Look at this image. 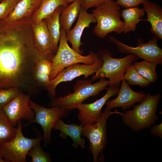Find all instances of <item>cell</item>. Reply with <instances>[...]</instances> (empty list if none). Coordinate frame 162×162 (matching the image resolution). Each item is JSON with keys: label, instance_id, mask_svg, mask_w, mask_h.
Returning a JSON list of instances; mask_svg holds the SVG:
<instances>
[{"label": "cell", "instance_id": "6da1fadb", "mask_svg": "<svg viewBox=\"0 0 162 162\" xmlns=\"http://www.w3.org/2000/svg\"><path fill=\"white\" fill-rule=\"evenodd\" d=\"M43 58L34 40L31 18L0 20V89L15 87L30 95L37 93L34 68Z\"/></svg>", "mask_w": 162, "mask_h": 162}, {"label": "cell", "instance_id": "7a4b0ae2", "mask_svg": "<svg viewBox=\"0 0 162 162\" xmlns=\"http://www.w3.org/2000/svg\"><path fill=\"white\" fill-rule=\"evenodd\" d=\"M161 97L159 94L151 95L148 92L139 104L134 105L132 110H126L121 115L124 124L137 132L150 128L159 118L156 112Z\"/></svg>", "mask_w": 162, "mask_h": 162}, {"label": "cell", "instance_id": "3957f363", "mask_svg": "<svg viewBox=\"0 0 162 162\" xmlns=\"http://www.w3.org/2000/svg\"><path fill=\"white\" fill-rule=\"evenodd\" d=\"M92 14L96 20L93 32L100 38L109 33L120 34L124 32V22L121 19L120 7L116 2L109 0L95 7Z\"/></svg>", "mask_w": 162, "mask_h": 162}, {"label": "cell", "instance_id": "277c9868", "mask_svg": "<svg viewBox=\"0 0 162 162\" xmlns=\"http://www.w3.org/2000/svg\"><path fill=\"white\" fill-rule=\"evenodd\" d=\"M97 54L102 60L103 64L92 77L91 81L106 78L109 79V86L118 87L128 68L138 58L134 54H130L122 58H114L112 57L111 52L107 49L100 50Z\"/></svg>", "mask_w": 162, "mask_h": 162}, {"label": "cell", "instance_id": "5b68a950", "mask_svg": "<svg viewBox=\"0 0 162 162\" xmlns=\"http://www.w3.org/2000/svg\"><path fill=\"white\" fill-rule=\"evenodd\" d=\"M109 82L104 78H101L94 84L91 80H80L75 85L73 93H69L63 97L54 98L51 103L52 107L58 106L69 110L76 109L78 105L88 98L107 89Z\"/></svg>", "mask_w": 162, "mask_h": 162}, {"label": "cell", "instance_id": "8992f818", "mask_svg": "<svg viewBox=\"0 0 162 162\" xmlns=\"http://www.w3.org/2000/svg\"><path fill=\"white\" fill-rule=\"evenodd\" d=\"M61 38L57 51L52 60V68L49 76L51 80L62 70L73 64L82 63L92 64L100 58L97 53L92 51L86 56L71 48L66 38V32L60 28Z\"/></svg>", "mask_w": 162, "mask_h": 162}, {"label": "cell", "instance_id": "52a82bcc", "mask_svg": "<svg viewBox=\"0 0 162 162\" xmlns=\"http://www.w3.org/2000/svg\"><path fill=\"white\" fill-rule=\"evenodd\" d=\"M114 114L122 115L123 113L116 110L112 112L111 109L106 107L97 122L84 126L81 135L87 137L89 141V148L94 162L98 161L99 155L102 161L104 160L103 152L107 141V122L109 117Z\"/></svg>", "mask_w": 162, "mask_h": 162}, {"label": "cell", "instance_id": "ba28073f", "mask_svg": "<svg viewBox=\"0 0 162 162\" xmlns=\"http://www.w3.org/2000/svg\"><path fill=\"white\" fill-rule=\"evenodd\" d=\"M17 132L10 140L0 144V154L6 162H26L29 150L43 140V137L29 138L24 136L22 132L21 120L17 122Z\"/></svg>", "mask_w": 162, "mask_h": 162}, {"label": "cell", "instance_id": "9c48e42d", "mask_svg": "<svg viewBox=\"0 0 162 162\" xmlns=\"http://www.w3.org/2000/svg\"><path fill=\"white\" fill-rule=\"evenodd\" d=\"M29 104L34 112V117L30 123L24 124L25 126L33 123L39 124L43 129L44 136L43 140L46 143L50 142L51 132L57 120L66 117L69 114V110L58 106L46 108L38 104L31 99Z\"/></svg>", "mask_w": 162, "mask_h": 162}, {"label": "cell", "instance_id": "30bf717a", "mask_svg": "<svg viewBox=\"0 0 162 162\" xmlns=\"http://www.w3.org/2000/svg\"><path fill=\"white\" fill-rule=\"evenodd\" d=\"M109 38L110 41L116 45L118 50L121 53L134 54L138 58L157 64H162V49L157 44V41L160 38L155 35L148 42L136 47L126 45L112 36L110 35Z\"/></svg>", "mask_w": 162, "mask_h": 162}, {"label": "cell", "instance_id": "8fae6325", "mask_svg": "<svg viewBox=\"0 0 162 162\" xmlns=\"http://www.w3.org/2000/svg\"><path fill=\"white\" fill-rule=\"evenodd\" d=\"M81 63L74 64L66 68L50 80L46 89L51 97L54 98L56 88L60 83L71 81L82 75L84 76L86 78H87L98 70L103 64V61L100 58L92 64Z\"/></svg>", "mask_w": 162, "mask_h": 162}, {"label": "cell", "instance_id": "7c38bea8", "mask_svg": "<svg viewBox=\"0 0 162 162\" xmlns=\"http://www.w3.org/2000/svg\"><path fill=\"white\" fill-rule=\"evenodd\" d=\"M30 95L21 91L18 94L5 105L2 109L12 125L15 127L20 120L27 121V124L34 117V112L29 104Z\"/></svg>", "mask_w": 162, "mask_h": 162}, {"label": "cell", "instance_id": "4fadbf2b", "mask_svg": "<svg viewBox=\"0 0 162 162\" xmlns=\"http://www.w3.org/2000/svg\"><path fill=\"white\" fill-rule=\"evenodd\" d=\"M118 87L109 86L106 94L102 97L92 103H81L76 107L78 111V119L84 126L97 122L102 114V109L111 97L117 95Z\"/></svg>", "mask_w": 162, "mask_h": 162}, {"label": "cell", "instance_id": "5bb4252c", "mask_svg": "<svg viewBox=\"0 0 162 162\" xmlns=\"http://www.w3.org/2000/svg\"><path fill=\"white\" fill-rule=\"evenodd\" d=\"M121 82L117 97L108 101L105 104L106 107L111 110L121 107L125 111L134 106L135 103H141L145 98L146 95L144 92L134 91L125 80L123 79Z\"/></svg>", "mask_w": 162, "mask_h": 162}, {"label": "cell", "instance_id": "9a60e30c", "mask_svg": "<svg viewBox=\"0 0 162 162\" xmlns=\"http://www.w3.org/2000/svg\"><path fill=\"white\" fill-rule=\"evenodd\" d=\"M92 23H96L92 14H89L87 10L81 9L75 26L66 34L67 40L72 44V48L81 55L83 53L82 50L80 49L83 44L81 41L82 35L84 29L89 27Z\"/></svg>", "mask_w": 162, "mask_h": 162}, {"label": "cell", "instance_id": "2e32d148", "mask_svg": "<svg viewBox=\"0 0 162 162\" xmlns=\"http://www.w3.org/2000/svg\"><path fill=\"white\" fill-rule=\"evenodd\" d=\"M34 40L37 48L44 59L52 61L55 55L51 48V39L46 24L44 20L32 23Z\"/></svg>", "mask_w": 162, "mask_h": 162}, {"label": "cell", "instance_id": "e0dca14e", "mask_svg": "<svg viewBox=\"0 0 162 162\" xmlns=\"http://www.w3.org/2000/svg\"><path fill=\"white\" fill-rule=\"evenodd\" d=\"M84 126L74 124H68L62 121L61 118L58 119L55 123L53 129L60 131L59 136L63 139L69 136L72 140V146L77 148L80 146L82 148H85V140L81 137V133Z\"/></svg>", "mask_w": 162, "mask_h": 162}, {"label": "cell", "instance_id": "ac0fdd59", "mask_svg": "<svg viewBox=\"0 0 162 162\" xmlns=\"http://www.w3.org/2000/svg\"><path fill=\"white\" fill-rule=\"evenodd\" d=\"M143 9L147 14L151 25L150 30L160 39H162V8L158 4L148 1L143 4Z\"/></svg>", "mask_w": 162, "mask_h": 162}, {"label": "cell", "instance_id": "d6986e66", "mask_svg": "<svg viewBox=\"0 0 162 162\" xmlns=\"http://www.w3.org/2000/svg\"><path fill=\"white\" fill-rule=\"evenodd\" d=\"M62 8V6L58 7L43 20L46 24L50 36L51 50L55 54L58 50V43L61 38L59 16Z\"/></svg>", "mask_w": 162, "mask_h": 162}, {"label": "cell", "instance_id": "ffe728a7", "mask_svg": "<svg viewBox=\"0 0 162 162\" xmlns=\"http://www.w3.org/2000/svg\"><path fill=\"white\" fill-rule=\"evenodd\" d=\"M41 0H21L4 20L13 21L25 18H31L39 8Z\"/></svg>", "mask_w": 162, "mask_h": 162}, {"label": "cell", "instance_id": "44dd1931", "mask_svg": "<svg viewBox=\"0 0 162 162\" xmlns=\"http://www.w3.org/2000/svg\"><path fill=\"white\" fill-rule=\"evenodd\" d=\"M81 9L80 0H75L67 7L62 6L59 16L60 28L66 33L71 29Z\"/></svg>", "mask_w": 162, "mask_h": 162}, {"label": "cell", "instance_id": "7402d4cb", "mask_svg": "<svg viewBox=\"0 0 162 162\" xmlns=\"http://www.w3.org/2000/svg\"><path fill=\"white\" fill-rule=\"evenodd\" d=\"M143 9L138 7L125 8L121 10V16L124 20V32L127 33L134 32L136 29L137 24L142 20L141 18L145 15Z\"/></svg>", "mask_w": 162, "mask_h": 162}, {"label": "cell", "instance_id": "603a6c76", "mask_svg": "<svg viewBox=\"0 0 162 162\" xmlns=\"http://www.w3.org/2000/svg\"><path fill=\"white\" fill-rule=\"evenodd\" d=\"M68 5L66 0H41L39 8L31 18L32 23L41 21L60 6L67 7Z\"/></svg>", "mask_w": 162, "mask_h": 162}, {"label": "cell", "instance_id": "cb8c5ba5", "mask_svg": "<svg viewBox=\"0 0 162 162\" xmlns=\"http://www.w3.org/2000/svg\"><path fill=\"white\" fill-rule=\"evenodd\" d=\"M17 128L14 126L2 109H0V144L9 141L16 136Z\"/></svg>", "mask_w": 162, "mask_h": 162}, {"label": "cell", "instance_id": "d4e9b609", "mask_svg": "<svg viewBox=\"0 0 162 162\" xmlns=\"http://www.w3.org/2000/svg\"><path fill=\"white\" fill-rule=\"evenodd\" d=\"M133 65L139 74L150 82L154 83L158 78L156 71L157 64L145 60L134 62Z\"/></svg>", "mask_w": 162, "mask_h": 162}, {"label": "cell", "instance_id": "484cf974", "mask_svg": "<svg viewBox=\"0 0 162 162\" xmlns=\"http://www.w3.org/2000/svg\"><path fill=\"white\" fill-rule=\"evenodd\" d=\"M123 79L125 80L129 85H137L141 87L148 86L151 83L138 73L133 64L127 68Z\"/></svg>", "mask_w": 162, "mask_h": 162}, {"label": "cell", "instance_id": "4316f807", "mask_svg": "<svg viewBox=\"0 0 162 162\" xmlns=\"http://www.w3.org/2000/svg\"><path fill=\"white\" fill-rule=\"evenodd\" d=\"M27 155L32 158L31 162H50L51 157L49 154L44 152L39 142L34 146L28 151Z\"/></svg>", "mask_w": 162, "mask_h": 162}, {"label": "cell", "instance_id": "83f0119b", "mask_svg": "<svg viewBox=\"0 0 162 162\" xmlns=\"http://www.w3.org/2000/svg\"><path fill=\"white\" fill-rule=\"evenodd\" d=\"M21 91L20 89L15 87L0 89V109H2Z\"/></svg>", "mask_w": 162, "mask_h": 162}, {"label": "cell", "instance_id": "f1b7e54d", "mask_svg": "<svg viewBox=\"0 0 162 162\" xmlns=\"http://www.w3.org/2000/svg\"><path fill=\"white\" fill-rule=\"evenodd\" d=\"M21 0H4L0 3V20H5Z\"/></svg>", "mask_w": 162, "mask_h": 162}, {"label": "cell", "instance_id": "f546056e", "mask_svg": "<svg viewBox=\"0 0 162 162\" xmlns=\"http://www.w3.org/2000/svg\"><path fill=\"white\" fill-rule=\"evenodd\" d=\"M52 62L49 60L43 58L38 61L35 64L34 70L50 76L52 66Z\"/></svg>", "mask_w": 162, "mask_h": 162}, {"label": "cell", "instance_id": "4dcf8cb0", "mask_svg": "<svg viewBox=\"0 0 162 162\" xmlns=\"http://www.w3.org/2000/svg\"><path fill=\"white\" fill-rule=\"evenodd\" d=\"M148 1L149 0H117L116 2L120 7L126 8L138 7Z\"/></svg>", "mask_w": 162, "mask_h": 162}, {"label": "cell", "instance_id": "1f68e13d", "mask_svg": "<svg viewBox=\"0 0 162 162\" xmlns=\"http://www.w3.org/2000/svg\"><path fill=\"white\" fill-rule=\"evenodd\" d=\"M110 0H80L81 9L87 10L90 8H95Z\"/></svg>", "mask_w": 162, "mask_h": 162}, {"label": "cell", "instance_id": "d6a6232c", "mask_svg": "<svg viewBox=\"0 0 162 162\" xmlns=\"http://www.w3.org/2000/svg\"><path fill=\"white\" fill-rule=\"evenodd\" d=\"M162 123L158 124L152 125L150 127V133L153 135L162 138Z\"/></svg>", "mask_w": 162, "mask_h": 162}, {"label": "cell", "instance_id": "836d02e7", "mask_svg": "<svg viewBox=\"0 0 162 162\" xmlns=\"http://www.w3.org/2000/svg\"><path fill=\"white\" fill-rule=\"evenodd\" d=\"M0 162H6L2 155L0 154Z\"/></svg>", "mask_w": 162, "mask_h": 162}, {"label": "cell", "instance_id": "e575fe53", "mask_svg": "<svg viewBox=\"0 0 162 162\" xmlns=\"http://www.w3.org/2000/svg\"><path fill=\"white\" fill-rule=\"evenodd\" d=\"M75 0H66L68 4H70L73 2Z\"/></svg>", "mask_w": 162, "mask_h": 162}, {"label": "cell", "instance_id": "d590c367", "mask_svg": "<svg viewBox=\"0 0 162 162\" xmlns=\"http://www.w3.org/2000/svg\"><path fill=\"white\" fill-rule=\"evenodd\" d=\"M4 0H0V2H1Z\"/></svg>", "mask_w": 162, "mask_h": 162}]
</instances>
